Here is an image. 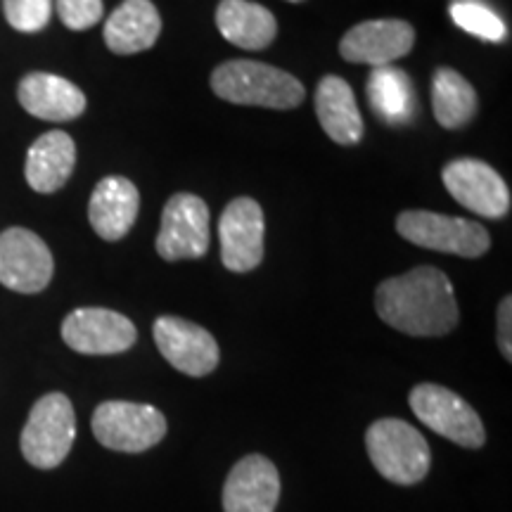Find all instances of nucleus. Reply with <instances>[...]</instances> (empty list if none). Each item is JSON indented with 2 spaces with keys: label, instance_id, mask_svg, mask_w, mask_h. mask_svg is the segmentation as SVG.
Instances as JSON below:
<instances>
[{
  "label": "nucleus",
  "instance_id": "nucleus-10",
  "mask_svg": "<svg viewBox=\"0 0 512 512\" xmlns=\"http://www.w3.org/2000/svg\"><path fill=\"white\" fill-rule=\"evenodd\" d=\"M62 339L76 354L114 356L124 354L136 344L138 330L117 311L86 306L62 320Z\"/></svg>",
  "mask_w": 512,
  "mask_h": 512
},
{
  "label": "nucleus",
  "instance_id": "nucleus-13",
  "mask_svg": "<svg viewBox=\"0 0 512 512\" xmlns=\"http://www.w3.org/2000/svg\"><path fill=\"white\" fill-rule=\"evenodd\" d=\"M264 209L252 197L228 202L219 221L221 261L228 271L249 273L264 259Z\"/></svg>",
  "mask_w": 512,
  "mask_h": 512
},
{
  "label": "nucleus",
  "instance_id": "nucleus-7",
  "mask_svg": "<svg viewBox=\"0 0 512 512\" xmlns=\"http://www.w3.org/2000/svg\"><path fill=\"white\" fill-rule=\"evenodd\" d=\"M413 413L422 425L430 427L439 437H446L463 448H482L486 441L484 422L475 408L451 389L441 384H418L408 394Z\"/></svg>",
  "mask_w": 512,
  "mask_h": 512
},
{
  "label": "nucleus",
  "instance_id": "nucleus-1",
  "mask_svg": "<svg viewBox=\"0 0 512 512\" xmlns=\"http://www.w3.org/2000/svg\"><path fill=\"white\" fill-rule=\"evenodd\" d=\"M375 309L389 328L411 337H444L460 320L451 280L434 266L382 280L375 290Z\"/></svg>",
  "mask_w": 512,
  "mask_h": 512
},
{
  "label": "nucleus",
  "instance_id": "nucleus-8",
  "mask_svg": "<svg viewBox=\"0 0 512 512\" xmlns=\"http://www.w3.org/2000/svg\"><path fill=\"white\" fill-rule=\"evenodd\" d=\"M209 207L192 192H178L166 202L157 235V254L166 261L202 259L209 252Z\"/></svg>",
  "mask_w": 512,
  "mask_h": 512
},
{
  "label": "nucleus",
  "instance_id": "nucleus-14",
  "mask_svg": "<svg viewBox=\"0 0 512 512\" xmlns=\"http://www.w3.org/2000/svg\"><path fill=\"white\" fill-rule=\"evenodd\" d=\"M415 29L403 19H370L351 27L339 41V55L347 62L387 67L413 50Z\"/></svg>",
  "mask_w": 512,
  "mask_h": 512
},
{
  "label": "nucleus",
  "instance_id": "nucleus-15",
  "mask_svg": "<svg viewBox=\"0 0 512 512\" xmlns=\"http://www.w3.org/2000/svg\"><path fill=\"white\" fill-rule=\"evenodd\" d=\"M280 501V472L261 453H249L233 465L223 484V512H275Z\"/></svg>",
  "mask_w": 512,
  "mask_h": 512
},
{
  "label": "nucleus",
  "instance_id": "nucleus-5",
  "mask_svg": "<svg viewBox=\"0 0 512 512\" xmlns=\"http://www.w3.org/2000/svg\"><path fill=\"white\" fill-rule=\"evenodd\" d=\"M396 230L411 245L432 249V252L458 254L465 259H477L491 247L489 230L482 223L434 214V211H403L396 219Z\"/></svg>",
  "mask_w": 512,
  "mask_h": 512
},
{
  "label": "nucleus",
  "instance_id": "nucleus-2",
  "mask_svg": "<svg viewBox=\"0 0 512 512\" xmlns=\"http://www.w3.org/2000/svg\"><path fill=\"white\" fill-rule=\"evenodd\" d=\"M211 91L235 105L294 110L306 98L304 83L283 69L264 62L230 60L211 74Z\"/></svg>",
  "mask_w": 512,
  "mask_h": 512
},
{
  "label": "nucleus",
  "instance_id": "nucleus-17",
  "mask_svg": "<svg viewBox=\"0 0 512 512\" xmlns=\"http://www.w3.org/2000/svg\"><path fill=\"white\" fill-rule=\"evenodd\" d=\"M138 188L124 176H107L95 185L88 202V221L102 240L117 242L124 238L138 219Z\"/></svg>",
  "mask_w": 512,
  "mask_h": 512
},
{
  "label": "nucleus",
  "instance_id": "nucleus-6",
  "mask_svg": "<svg viewBox=\"0 0 512 512\" xmlns=\"http://www.w3.org/2000/svg\"><path fill=\"white\" fill-rule=\"evenodd\" d=\"M95 439L110 451L143 453L166 437V418L147 403L105 401L91 420Z\"/></svg>",
  "mask_w": 512,
  "mask_h": 512
},
{
  "label": "nucleus",
  "instance_id": "nucleus-12",
  "mask_svg": "<svg viewBox=\"0 0 512 512\" xmlns=\"http://www.w3.org/2000/svg\"><path fill=\"white\" fill-rule=\"evenodd\" d=\"M152 335H155L159 354L183 375L204 377L219 366L221 351L214 335L192 320L162 316L155 320Z\"/></svg>",
  "mask_w": 512,
  "mask_h": 512
},
{
  "label": "nucleus",
  "instance_id": "nucleus-20",
  "mask_svg": "<svg viewBox=\"0 0 512 512\" xmlns=\"http://www.w3.org/2000/svg\"><path fill=\"white\" fill-rule=\"evenodd\" d=\"M316 114L320 126L337 145H358L363 138V117L356 95L342 76H325L316 88Z\"/></svg>",
  "mask_w": 512,
  "mask_h": 512
},
{
  "label": "nucleus",
  "instance_id": "nucleus-4",
  "mask_svg": "<svg viewBox=\"0 0 512 512\" xmlns=\"http://www.w3.org/2000/svg\"><path fill=\"white\" fill-rule=\"evenodd\" d=\"M76 439V413L72 401L60 392L41 396L31 408L19 448L29 465L53 470L69 456Z\"/></svg>",
  "mask_w": 512,
  "mask_h": 512
},
{
  "label": "nucleus",
  "instance_id": "nucleus-3",
  "mask_svg": "<svg viewBox=\"0 0 512 512\" xmlns=\"http://www.w3.org/2000/svg\"><path fill=\"white\" fill-rule=\"evenodd\" d=\"M366 448L375 470L394 484H418L430 472V444L406 420L382 418L373 422L366 432Z\"/></svg>",
  "mask_w": 512,
  "mask_h": 512
},
{
  "label": "nucleus",
  "instance_id": "nucleus-21",
  "mask_svg": "<svg viewBox=\"0 0 512 512\" xmlns=\"http://www.w3.org/2000/svg\"><path fill=\"white\" fill-rule=\"evenodd\" d=\"M216 27L228 43L242 50H264L278 36L273 12L249 0H221L216 8Z\"/></svg>",
  "mask_w": 512,
  "mask_h": 512
},
{
  "label": "nucleus",
  "instance_id": "nucleus-26",
  "mask_svg": "<svg viewBox=\"0 0 512 512\" xmlns=\"http://www.w3.org/2000/svg\"><path fill=\"white\" fill-rule=\"evenodd\" d=\"M60 22L72 31H86L102 19V0H55Z\"/></svg>",
  "mask_w": 512,
  "mask_h": 512
},
{
  "label": "nucleus",
  "instance_id": "nucleus-9",
  "mask_svg": "<svg viewBox=\"0 0 512 512\" xmlns=\"http://www.w3.org/2000/svg\"><path fill=\"white\" fill-rule=\"evenodd\" d=\"M55 273L53 254L34 230L8 228L0 233V285L19 294H38Z\"/></svg>",
  "mask_w": 512,
  "mask_h": 512
},
{
  "label": "nucleus",
  "instance_id": "nucleus-25",
  "mask_svg": "<svg viewBox=\"0 0 512 512\" xmlns=\"http://www.w3.org/2000/svg\"><path fill=\"white\" fill-rule=\"evenodd\" d=\"M8 24L19 34H38L48 27L53 0H3Z\"/></svg>",
  "mask_w": 512,
  "mask_h": 512
},
{
  "label": "nucleus",
  "instance_id": "nucleus-28",
  "mask_svg": "<svg viewBox=\"0 0 512 512\" xmlns=\"http://www.w3.org/2000/svg\"><path fill=\"white\" fill-rule=\"evenodd\" d=\"M287 3H304V0H287Z\"/></svg>",
  "mask_w": 512,
  "mask_h": 512
},
{
  "label": "nucleus",
  "instance_id": "nucleus-27",
  "mask_svg": "<svg viewBox=\"0 0 512 512\" xmlns=\"http://www.w3.org/2000/svg\"><path fill=\"white\" fill-rule=\"evenodd\" d=\"M498 349L505 361H512V299L505 297L498 304Z\"/></svg>",
  "mask_w": 512,
  "mask_h": 512
},
{
  "label": "nucleus",
  "instance_id": "nucleus-18",
  "mask_svg": "<svg viewBox=\"0 0 512 512\" xmlns=\"http://www.w3.org/2000/svg\"><path fill=\"white\" fill-rule=\"evenodd\" d=\"M159 34L162 17L152 0H124L107 17L102 38L114 55H136L155 46Z\"/></svg>",
  "mask_w": 512,
  "mask_h": 512
},
{
  "label": "nucleus",
  "instance_id": "nucleus-16",
  "mask_svg": "<svg viewBox=\"0 0 512 512\" xmlns=\"http://www.w3.org/2000/svg\"><path fill=\"white\" fill-rule=\"evenodd\" d=\"M17 100L31 117L55 121V124L74 121L86 112V95L81 88L48 72H31L24 76L17 86Z\"/></svg>",
  "mask_w": 512,
  "mask_h": 512
},
{
  "label": "nucleus",
  "instance_id": "nucleus-22",
  "mask_svg": "<svg viewBox=\"0 0 512 512\" xmlns=\"http://www.w3.org/2000/svg\"><path fill=\"white\" fill-rule=\"evenodd\" d=\"M479 110L477 91L456 69L439 67L432 79V112L439 126L463 128Z\"/></svg>",
  "mask_w": 512,
  "mask_h": 512
},
{
  "label": "nucleus",
  "instance_id": "nucleus-23",
  "mask_svg": "<svg viewBox=\"0 0 512 512\" xmlns=\"http://www.w3.org/2000/svg\"><path fill=\"white\" fill-rule=\"evenodd\" d=\"M368 100L375 114L387 124H406L415 112L413 83L406 72L392 67H375L368 76Z\"/></svg>",
  "mask_w": 512,
  "mask_h": 512
},
{
  "label": "nucleus",
  "instance_id": "nucleus-19",
  "mask_svg": "<svg viewBox=\"0 0 512 512\" xmlns=\"http://www.w3.org/2000/svg\"><path fill=\"white\" fill-rule=\"evenodd\" d=\"M76 166L74 138L64 131H48L29 147L24 176L31 190L50 195L67 185Z\"/></svg>",
  "mask_w": 512,
  "mask_h": 512
},
{
  "label": "nucleus",
  "instance_id": "nucleus-24",
  "mask_svg": "<svg viewBox=\"0 0 512 512\" xmlns=\"http://www.w3.org/2000/svg\"><path fill=\"white\" fill-rule=\"evenodd\" d=\"M451 19L467 34L482 38V41L501 43L508 36L503 19L479 0H456L451 5Z\"/></svg>",
  "mask_w": 512,
  "mask_h": 512
},
{
  "label": "nucleus",
  "instance_id": "nucleus-11",
  "mask_svg": "<svg viewBox=\"0 0 512 512\" xmlns=\"http://www.w3.org/2000/svg\"><path fill=\"white\" fill-rule=\"evenodd\" d=\"M453 200L484 219H503L510 211V188L503 176L479 159H456L441 171Z\"/></svg>",
  "mask_w": 512,
  "mask_h": 512
}]
</instances>
